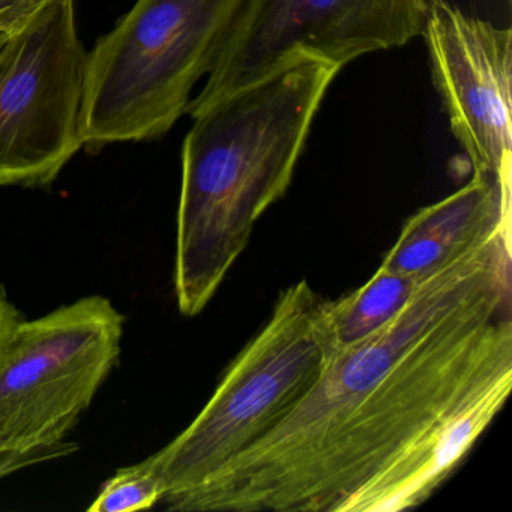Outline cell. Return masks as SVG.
<instances>
[{
	"label": "cell",
	"mask_w": 512,
	"mask_h": 512,
	"mask_svg": "<svg viewBox=\"0 0 512 512\" xmlns=\"http://www.w3.org/2000/svg\"><path fill=\"white\" fill-rule=\"evenodd\" d=\"M512 181L476 176L469 184L413 214L380 268L425 275L509 226Z\"/></svg>",
	"instance_id": "9c48e42d"
},
{
	"label": "cell",
	"mask_w": 512,
	"mask_h": 512,
	"mask_svg": "<svg viewBox=\"0 0 512 512\" xmlns=\"http://www.w3.org/2000/svg\"><path fill=\"white\" fill-rule=\"evenodd\" d=\"M242 0H137L88 55L83 148L164 136L217 61Z\"/></svg>",
	"instance_id": "3957f363"
},
{
	"label": "cell",
	"mask_w": 512,
	"mask_h": 512,
	"mask_svg": "<svg viewBox=\"0 0 512 512\" xmlns=\"http://www.w3.org/2000/svg\"><path fill=\"white\" fill-rule=\"evenodd\" d=\"M76 451V443L64 440V442L58 443V445L40 449V451L28 452V454L0 452V479L11 475V473L26 469V467L35 466V464L47 463V461L68 457V455L74 454Z\"/></svg>",
	"instance_id": "7c38bea8"
},
{
	"label": "cell",
	"mask_w": 512,
	"mask_h": 512,
	"mask_svg": "<svg viewBox=\"0 0 512 512\" xmlns=\"http://www.w3.org/2000/svg\"><path fill=\"white\" fill-rule=\"evenodd\" d=\"M433 82L473 175L512 181V31L428 0L424 28Z\"/></svg>",
	"instance_id": "ba28073f"
},
{
	"label": "cell",
	"mask_w": 512,
	"mask_h": 512,
	"mask_svg": "<svg viewBox=\"0 0 512 512\" xmlns=\"http://www.w3.org/2000/svg\"><path fill=\"white\" fill-rule=\"evenodd\" d=\"M22 320L16 305L8 299L4 287L0 286V341Z\"/></svg>",
	"instance_id": "5bb4252c"
},
{
	"label": "cell",
	"mask_w": 512,
	"mask_h": 512,
	"mask_svg": "<svg viewBox=\"0 0 512 512\" xmlns=\"http://www.w3.org/2000/svg\"><path fill=\"white\" fill-rule=\"evenodd\" d=\"M428 0H242L191 118L299 58L337 68L421 37Z\"/></svg>",
	"instance_id": "52a82bcc"
},
{
	"label": "cell",
	"mask_w": 512,
	"mask_h": 512,
	"mask_svg": "<svg viewBox=\"0 0 512 512\" xmlns=\"http://www.w3.org/2000/svg\"><path fill=\"white\" fill-rule=\"evenodd\" d=\"M50 0H0V35L8 37L26 25Z\"/></svg>",
	"instance_id": "4fadbf2b"
},
{
	"label": "cell",
	"mask_w": 512,
	"mask_h": 512,
	"mask_svg": "<svg viewBox=\"0 0 512 512\" xmlns=\"http://www.w3.org/2000/svg\"><path fill=\"white\" fill-rule=\"evenodd\" d=\"M5 38H7V37H4V35H0V46H2V44H4Z\"/></svg>",
	"instance_id": "9a60e30c"
},
{
	"label": "cell",
	"mask_w": 512,
	"mask_h": 512,
	"mask_svg": "<svg viewBox=\"0 0 512 512\" xmlns=\"http://www.w3.org/2000/svg\"><path fill=\"white\" fill-rule=\"evenodd\" d=\"M338 73L299 58L193 116L182 146L173 274L184 316L208 307L259 218L289 190Z\"/></svg>",
	"instance_id": "7a4b0ae2"
},
{
	"label": "cell",
	"mask_w": 512,
	"mask_h": 512,
	"mask_svg": "<svg viewBox=\"0 0 512 512\" xmlns=\"http://www.w3.org/2000/svg\"><path fill=\"white\" fill-rule=\"evenodd\" d=\"M508 2H509V0H508Z\"/></svg>",
	"instance_id": "2e32d148"
},
{
	"label": "cell",
	"mask_w": 512,
	"mask_h": 512,
	"mask_svg": "<svg viewBox=\"0 0 512 512\" xmlns=\"http://www.w3.org/2000/svg\"><path fill=\"white\" fill-rule=\"evenodd\" d=\"M124 316L86 296L0 341V452L28 454L67 439L118 364Z\"/></svg>",
	"instance_id": "5b68a950"
},
{
	"label": "cell",
	"mask_w": 512,
	"mask_h": 512,
	"mask_svg": "<svg viewBox=\"0 0 512 512\" xmlns=\"http://www.w3.org/2000/svg\"><path fill=\"white\" fill-rule=\"evenodd\" d=\"M328 302L305 280L278 296L271 319L233 359L202 412L151 455L164 499L202 484L313 391L337 356Z\"/></svg>",
	"instance_id": "277c9868"
},
{
	"label": "cell",
	"mask_w": 512,
	"mask_h": 512,
	"mask_svg": "<svg viewBox=\"0 0 512 512\" xmlns=\"http://www.w3.org/2000/svg\"><path fill=\"white\" fill-rule=\"evenodd\" d=\"M433 272L398 274L379 266L364 286L329 301V326L337 353L361 343L388 325Z\"/></svg>",
	"instance_id": "30bf717a"
},
{
	"label": "cell",
	"mask_w": 512,
	"mask_h": 512,
	"mask_svg": "<svg viewBox=\"0 0 512 512\" xmlns=\"http://www.w3.org/2000/svg\"><path fill=\"white\" fill-rule=\"evenodd\" d=\"M512 388L511 241L500 227L337 353L313 391L181 512H398L428 499Z\"/></svg>",
	"instance_id": "6da1fadb"
},
{
	"label": "cell",
	"mask_w": 512,
	"mask_h": 512,
	"mask_svg": "<svg viewBox=\"0 0 512 512\" xmlns=\"http://www.w3.org/2000/svg\"><path fill=\"white\" fill-rule=\"evenodd\" d=\"M164 485L152 458L122 467L107 479L88 511L130 512L142 511L164 499Z\"/></svg>",
	"instance_id": "8fae6325"
},
{
	"label": "cell",
	"mask_w": 512,
	"mask_h": 512,
	"mask_svg": "<svg viewBox=\"0 0 512 512\" xmlns=\"http://www.w3.org/2000/svg\"><path fill=\"white\" fill-rule=\"evenodd\" d=\"M88 55L74 0H50L0 46V187L52 184L83 148Z\"/></svg>",
	"instance_id": "8992f818"
}]
</instances>
